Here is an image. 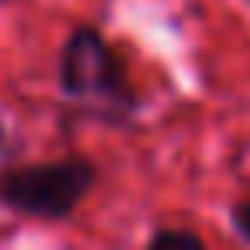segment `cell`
<instances>
[{"mask_svg": "<svg viewBox=\"0 0 250 250\" xmlns=\"http://www.w3.org/2000/svg\"><path fill=\"white\" fill-rule=\"evenodd\" d=\"M96 178V165L83 154L4 168L0 171V206L31 219H65L93 192Z\"/></svg>", "mask_w": 250, "mask_h": 250, "instance_id": "obj_1", "label": "cell"}, {"mask_svg": "<svg viewBox=\"0 0 250 250\" xmlns=\"http://www.w3.org/2000/svg\"><path fill=\"white\" fill-rule=\"evenodd\" d=\"M59 83L62 93L76 100H103L117 110H134L137 103L124 59L89 24L69 31L59 59Z\"/></svg>", "mask_w": 250, "mask_h": 250, "instance_id": "obj_2", "label": "cell"}, {"mask_svg": "<svg viewBox=\"0 0 250 250\" xmlns=\"http://www.w3.org/2000/svg\"><path fill=\"white\" fill-rule=\"evenodd\" d=\"M202 236L192 229H158L147 240V250H202Z\"/></svg>", "mask_w": 250, "mask_h": 250, "instance_id": "obj_3", "label": "cell"}, {"mask_svg": "<svg viewBox=\"0 0 250 250\" xmlns=\"http://www.w3.org/2000/svg\"><path fill=\"white\" fill-rule=\"evenodd\" d=\"M229 223H233V229L250 243V199H243V202H236V206L229 209Z\"/></svg>", "mask_w": 250, "mask_h": 250, "instance_id": "obj_4", "label": "cell"}, {"mask_svg": "<svg viewBox=\"0 0 250 250\" xmlns=\"http://www.w3.org/2000/svg\"><path fill=\"white\" fill-rule=\"evenodd\" d=\"M0 144H4V124H0Z\"/></svg>", "mask_w": 250, "mask_h": 250, "instance_id": "obj_5", "label": "cell"}]
</instances>
